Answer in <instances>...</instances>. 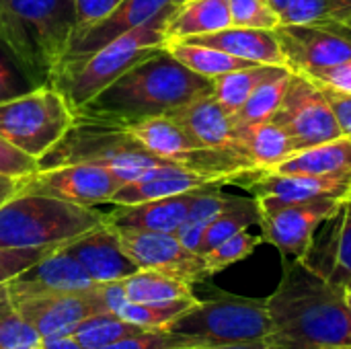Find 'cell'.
Returning a JSON list of instances; mask_svg holds the SVG:
<instances>
[{
    "label": "cell",
    "instance_id": "obj_1",
    "mask_svg": "<svg viewBox=\"0 0 351 349\" xmlns=\"http://www.w3.org/2000/svg\"><path fill=\"white\" fill-rule=\"evenodd\" d=\"M274 321V349H351L346 290L302 261H284V276L265 300Z\"/></svg>",
    "mask_w": 351,
    "mask_h": 349
},
{
    "label": "cell",
    "instance_id": "obj_2",
    "mask_svg": "<svg viewBox=\"0 0 351 349\" xmlns=\"http://www.w3.org/2000/svg\"><path fill=\"white\" fill-rule=\"evenodd\" d=\"M212 91L210 78L191 72L169 49L160 47L123 72L74 115L128 128L148 117L167 115L199 97L212 95Z\"/></svg>",
    "mask_w": 351,
    "mask_h": 349
},
{
    "label": "cell",
    "instance_id": "obj_3",
    "mask_svg": "<svg viewBox=\"0 0 351 349\" xmlns=\"http://www.w3.org/2000/svg\"><path fill=\"white\" fill-rule=\"evenodd\" d=\"M175 8L177 4L167 6L148 23L119 35L117 39L99 47L88 58L60 66L51 74L49 84L64 97L68 107L76 113L132 66H136L156 49L165 47L167 21Z\"/></svg>",
    "mask_w": 351,
    "mask_h": 349
},
{
    "label": "cell",
    "instance_id": "obj_4",
    "mask_svg": "<svg viewBox=\"0 0 351 349\" xmlns=\"http://www.w3.org/2000/svg\"><path fill=\"white\" fill-rule=\"evenodd\" d=\"M103 220L97 208L19 191L0 206V249H58Z\"/></svg>",
    "mask_w": 351,
    "mask_h": 349
},
{
    "label": "cell",
    "instance_id": "obj_5",
    "mask_svg": "<svg viewBox=\"0 0 351 349\" xmlns=\"http://www.w3.org/2000/svg\"><path fill=\"white\" fill-rule=\"evenodd\" d=\"M74 29V0H0V39L49 78L62 66Z\"/></svg>",
    "mask_w": 351,
    "mask_h": 349
},
{
    "label": "cell",
    "instance_id": "obj_6",
    "mask_svg": "<svg viewBox=\"0 0 351 349\" xmlns=\"http://www.w3.org/2000/svg\"><path fill=\"white\" fill-rule=\"evenodd\" d=\"M70 163L103 165L121 183H130L148 171L165 167L173 160L148 152L123 125L74 115V121L64 138L39 160V169Z\"/></svg>",
    "mask_w": 351,
    "mask_h": 349
},
{
    "label": "cell",
    "instance_id": "obj_7",
    "mask_svg": "<svg viewBox=\"0 0 351 349\" xmlns=\"http://www.w3.org/2000/svg\"><path fill=\"white\" fill-rule=\"evenodd\" d=\"M167 331L199 337L208 346H230L267 339L274 333V321L265 300L222 294L197 300Z\"/></svg>",
    "mask_w": 351,
    "mask_h": 349
},
{
    "label": "cell",
    "instance_id": "obj_8",
    "mask_svg": "<svg viewBox=\"0 0 351 349\" xmlns=\"http://www.w3.org/2000/svg\"><path fill=\"white\" fill-rule=\"evenodd\" d=\"M72 121L74 111L51 84L0 103V136L37 163L64 138Z\"/></svg>",
    "mask_w": 351,
    "mask_h": 349
},
{
    "label": "cell",
    "instance_id": "obj_9",
    "mask_svg": "<svg viewBox=\"0 0 351 349\" xmlns=\"http://www.w3.org/2000/svg\"><path fill=\"white\" fill-rule=\"evenodd\" d=\"M271 121L292 138L296 150H306L341 136L335 113L321 86L300 72H294L286 97Z\"/></svg>",
    "mask_w": 351,
    "mask_h": 349
},
{
    "label": "cell",
    "instance_id": "obj_10",
    "mask_svg": "<svg viewBox=\"0 0 351 349\" xmlns=\"http://www.w3.org/2000/svg\"><path fill=\"white\" fill-rule=\"evenodd\" d=\"M346 200H313L286 206H259L263 241L280 249L284 261L308 257L317 230L339 210Z\"/></svg>",
    "mask_w": 351,
    "mask_h": 349
},
{
    "label": "cell",
    "instance_id": "obj_11",
    "mask_svg": "<svg viewBox=\"0 0 351 349\" xmlns=\"http://www.w3.org/2000/svg\"><path fill=\"white\" fill-rule=\"evenodd\" d=\"M274 31L294 72L306 74L351 60V27L343 21L321 19L304 25H278Z\"/></svg>",
    "mask_w": 351,
    "mask_h": 349
},
{
    "label": "cell",
    "instance_id": "obj_12",
    "mask_svg": "<svg viewBox=\"0 0 351 349\" xmlns=\"http://www.w3.org/2000/svg\"><path fill=\"white\" fill-rule=\"evenodd\" d=\"M10 306L41 335V339L74 335L76 327L107 306L99 286L76 292H37L10 298Z\"/></svg>",
    "mask_w": 351,
    "mask_h": 349
},
{
    "label": "cell",
    "instance_id": "obj_13",
    "mask_svg": "<svg viewBox=\"0 0 351 349\" xmlns=\"http://www.w3.org/2000/svg\"><path fill=\"white\" fill-rule=\"evenodd\" d=\"M123 183L103 165L97 163H70L49 169H37L23 179L21 191L41 193L64 200L84 208L111 204L113 193Z\"/></svg>",
    "mask_w": 351,
    "mask_h": 349
},
{
    "label": "cell",
    "instance_id": "obj_14",
    "mask_svg": "<svg viewBox=\"0 0 351 349\" xmlns=\"http://www.w3.org/2000/svg\"><path fill=\"white\" fill-rule=\"evenodd\" d=\"M121 241V247L138 265V269H152L173 278H179L187 284L204 282L208 276L204 257L189 251L175 232H150V230H132L115 228Z\"/></svg>",
    "mask_w": 351,
    "mask_h": 349
},
{
    "label": "cell",
    "instance_id": "obj_15",
    "mask_svg": "<svg viewBox=\"0 0 351 349\" xmlns=\"http://www.w3.org/2000/svg\"><path fill=\"white\" fill-rule=\"evenodd\" d=\"M232 185H241L251 191L259 206H286L313 200H348L351 195V177L288 175L259 169L239 175Z\"/></svg>",
    "mask_w": 351,
    "mask_h": 349
},
{
    "label": "cell",
    "instance_id": "obj_16",
    "mask_svg": "<svg viewBox=\"0 0 351 349\" xmlns=\"http://www.w3.org/2000/svg\"><path fill=\"white\" fill-rule=\"evenodd\" d=\"M72 255L95 284L121 282L138 272V265L121 247L117 230L105 220L62 247Z\"/></svg>",
    "mask_w": 351,
    "mask_h": 349
},
{
    "label": "cell",
    "instance_id": "obj_17",
    "mask_svg": "<svg viewBox=\"0 0 351 349\" xmlns=\"http://www.w3.org/2000/svg\"><path fill=\"white\" fill-rule=\"evenodd\" d=\"M171 4H179V0H121V4L115 10H111L105 19L88 27L76 29L72 33L62 66L88 58L99 47L107 45L119 35L148 23L152 16H156Z\"/></svg>",
    "mask_w": 351,
    "mask_h": 349
},
{
    "label": "cell",
    "instance_id": "obj_18",
    "mask_svg": "<svg viewBox=\"0 0 351 349\" xmlns=\"http://www.w3.org/2000/svg\"><path fill=\"white\" fill-rule=\"evenodd\" d=\"M93 286L95 282L88 278V274L62 247L53 249L27 272L6 282L8 298H19L37 292H76L88 290Z\"/></svg>",
    "mask_w": 351,
    "mask_h": 349
},
{
    "label": "cell",
    "instance_id": "obj_19",
    "mask_svg": "<svg viewBox=\"0 0 351 349\" xmlns=\"http://www.w3.org/2000/svg\"><path fill=\"white\" fill-rule=\"evenodd\" d=\"M167 115L173 117L199 146L243 154L237 142L234 119L214 99V95L199 97Z\"/></svg>",
    "mask_w": 351,
    "mask_h": 349
},
{
    "label": "cell",
    "instance_id": "obj_20",
    "mask_svg": "<svg viewBox=\"0 0 351 349\" xmlns=\"http://www.w3.org/2000/svg\"><path fill=\"white\" fill-rule=\"evenodd\" d=\"M212 183H220L224 185V181L197 173L189 167H183L179 163H169L165 167L152 169L146 175L123 183L111 197L113 206H132V204H140V202H152V200H160V197H171V195H179V193H187Z\"/></svg>",
    "mask_w": 351,
    "mask_h": 349
},
{
    "label": "cell",
    "instance_id": "obj_21",
    "mask_svg": "<svg viewBox=\"0 0 351 349\" xmlns=\"http://www.w3.org/2000/svg\"><path fill=\"white\" fill-rule=\"evenodd\" d=\"M195 189L171 197H160L152 202H140L132 206H115L105 214V222L113 228L150 230V232H177L185 222Z\"/></svg>",
    "mask_w": 351,
    "mask_h": 349
},
{
    "label": "cell",
    "instance_id": "obj_22",
    "mask_svg": "<svg viewBox=\"0 0 351 349\" xmlns=\"http://www.w3.org/2000/svg\"><path fill=\"white\" fill-rule=\"evenodd\" d=\"M183 41L210 45V47L222 49L230 56L249 60L253 64H269V66L290 68L274 29H253V27L230 25L222 31L189 37Z\"/></svg>",
    "mask_w": 351,
    "mask_h": 349
},
{
    "label": "cell",
    "instance_id": "obj_23",
    "mask_svg": "<svg viewBox=\"0 0 351 349\" xmlns=\"http://www.w3.org/2000/svg\"><path fill=\"white\" fill-rule=\"evenodd\" d=\"M237 142L243 156L259 171H274L298 152L292 138L271 119L237 125Z\"/></svg>",
    "mask_w": 351,
    "mask_h": 349
},
{
    "label": "cell",
    "instance_id": "obj_24",
    "mask_svg": "<svg viewBox=\"0 0 351 349\" xmlns=\"http://www.w3.org/2000/svg\"><path fill=\"white\" fill-rule=\"evenodd\" d=\"M274 173L288 175H317V177H351V140L339 136L335 140L298 150Z\"/></svg>",
    "mask_w": 351,
    "mask_h": 349
},
{
    "label": "cell",
    "instance_id": "obj_25",
    "mask_svg": "<svg viewBox=\"0 0 351 349\" xmlns=\"http://www.w3.org/2000/svg\"><path fill=\"white\" fill-rule=\"evenodd\" d=\"M228 0H187L177 4L167 21V41L208 35L230 27Z\"/></svg>",
    "mask_w": 351,
    "mask_h": 349
},
{
    "label": "cell",
    "instance_id": "obj_26",
    "mask_svg": "<svg viewBox=\"0 0 351 349\" xmlns=\"http://www.w3.org/2000/svg\"><path fill=\"white\" fill-rule=\"evenodd\" d=\"M234 195H228L222 191L220 183H212L206 187L195 189L189 214L185 222L177 228V239L193 253H199L202 241L206 234V228L230 206Z\"/></svg>",
    "mask_w": 351,
    "mask_h": 349
},
{
    "label": "cell",
    "instance_id": "obj_27",
    "mask_svg": "<svg viewBox=\"0 0 351 349\" xmlns=\"http://www.w3.org/2000/svg\"><path fill=\"white\" fill-rule=\"evenodd\" d=\"M165 49H169L183 66H187L191 72L206 76V78H216L220 74L239 70V68H249L255 66L249 60L230 56L222 49L210 47V45H202V43H191V41H183V39H173V41H165Z\"/></svg>",
    "mask_w": 351,
    "mask_h": 349
},
{
    "label": "cell",
    "instance_id": "obj_28",
    "mask_svg": "<svg viewBox=\"0 0 351 349\" xmlns=\"http://www.w3.org/2000/svg\"><path fill=\"white\" fill-rule=\"evenodd\" d=\"M280 70H284V66L255 64V66H249V68H239V70L220 74V76L212 78V84H214L212 95L234 117L243 109L247 99L253 95V91L265 78L278 74Z\"/></svg>",
    "mask_w": 351,
    "mask_h": 349
},
{
    "label": "cell",
    "instance_id": "obj_29",
    "mask_svg": "<svg viewBox=\"0 0 351 349\" xmlns=\"http://www.w3.org/2000/svg\"><path fill=\"white\" fill-rule=\"evenodd\" d=\"M128 302H171L181 298H195L191 284L152 269H138L121 280Z\"/></svg>",
    "mask_w": 351,
    "mask_h": 349
},
{
    "label": "cell",
    "instance_id": "obj_30",
    "mask_svg": "<svg viewBox=\"0 0 351 349\" xmlns=\"http://www.w3.org/2000/svg\"><path fill=\"white\" fill-rule=\"evenodd\" d=\"M292 78H294V70L290 68H284L278 74L265 78L247 99L243 109L232 117L234 125H251L259 121H269L280 109Z\"/></svg>",
    "mask_w": 351,
    "mask_h": 349
},
{
    "label": "cell",
    "instance_id": "obj_31",
    "mask_svg": "<svg viewBox=\"0 0 351 349\" xmlns=\"http://www.w3.org/2000/svg\"><path fill=\"white\" fill-rule=\"evenodd\" d=\"M49 84V76L31 68L10 45L0 39V103Z\"/></svg>",
    "mask_w": 351,
    "mask_h": 349
},
{
    "label": "cell",
    "instance_id": "obj_32",
    "mask_svg": "<svg viewBox=\"0 0 351 349\" xmlns=\"http://www.w3.org/2000/svg\"><path fill=\"white\" fill-rule=\"evenodd\" d=\"M259 216H261V212H259V204L255 197H237L234 195L230 206L206 228L199 255H206L208 251H212L216 245L230 239L232 234L243 232L253 224H259Z\"/></svg>",
    "mask_w": 351,
    "mask_h": 349
},
{
    "label": "cell",
    "instance_id": "obj_33",
    "mask_svg": "<svg viewBox=\"0 0 351 349\" xmlns=\"http://www.w3.org/2000/svg\"><path fill=\"white\" fill-rule=\"evenodd\" d=\"M142 331H146V329L121 319L117 313L105 311V313H97L88 319H84L76 327L74 337L86 349H103L125 339V337L138 335Z\"/></svg>",
    "mask_w": 351,
    "mask_h": 349
},
{
    "label": "cell",
    "instance_id": "obj_34",
    "mask_svg": "<svg viewBox=\"0 0 351 349\" xmlns=\"http://www.w3.org/2000/svg\"><path fill=\"white\" fill-rule=\"evenodd\" d=\"M331 222L335 224L329 251L331 261L323 276L329 280V284L343 288L351 278V195L331 216Z\"/></svg>",
    "mask_w": 351,
    "mask_h": 349
},
{
    "label": "cell",
    "instance_id": "obj_35",
    "mask_svg": "<svg viewBox=\"0 0 351 349\" xmlns=\"http://www.w3.org/2000/svg\"><path fill=\"white\" fill-rule=\"evenodd\" d=\"M193 304H197V298H181L171 302H144V304L128 302L117 311V315L142 329H167Z\"/></svg>",
    "mask_w": 351,
    "mask_h": 349
},
{
    "label": "cell",
    "instance_id": "obj_36",
    "mask_svg": "<svg viewBox=\"0 0 351 349\" xmlns=\"http://www.w3.org/2000/svg\"><path fill=\"white\" fill-rule=\"evenodd\" d=\"M263 241V237H255V234H249L247 230L243 232H237L232 234L230 239L222 241L220 245H216L212 251H208L204 257V263H206V272L208 276H216L220 272H224L226 267L247 259L257 247L259 243Z\"/></svg>",
    "mask_w": 351,
    "mask_h": 349
},
{
    "label": "cell",
    "instance_id": "obj_37",
    "mask_svg": "<svg viewBox=\"0 0 351 349\" xmlns=\"http://www.w3.org/2000/svg\"><path fill=\"white\" fill-rule=\"evenodd\" d=\"M204 346L208 344L199 337L181 335V333H173L167 329H146L138 335L125 337L103 349H191L204 348Z\"/></svg>",
    "mask_w": 351,
    "mask_h": 349
},
{
    "label": "cell",
    "instance_id": "obj_38",
    "mask_svg": "<svg viewBox=\"0 0 351 349\" xmlns=\"http://www.w3.org/2000/svg\"><path fill=\"white\" fill-rule=\"evenodd\" d=\"M228 10L234 27L276 29L282 25L280 12L267 0H228Z\"/></svg>",
    "mask_w": 351,
    "mask_h": 349
},
{
    "label": "cell",
    "instance_id": "obj_39",
    "mask_svg": "<svg viewBox=\"0 0 351 349\" xmlns=\"http://www.w3.org/2000/svg\"><path fill=\"white\" fill-rule=\"evenodd\" d=\"M41 335L10 306L0 313V349H39Z\"/></svg>",
    "mask_w": 351,
    "mask_h": 349
},
{
    "label": "cell",
    "instance_id": "obj_40",
    "mask_svg": "<svg viewBox=\"0 0 351 349\" xmlns=\"http://www.w3.org/2000/svg\"><path fill=\"white\" fill-rule=\"evenodd\" d=\"M53 249H0V286L27 272Z\"/></svg>",
    "mask_w": 351,
    "mask_h": 349
},
{
    "label": "cell",
    "instance_id": "obj_41",
    "mask_svg": "<svg viewBox=\"0 0 351 349\" xmlns=\"http://www.w3.org/2000/svg\"><path fill=\"white\" fill-rule=\"evenodd\" d=\"M39 169V163L25 154L23 150L14 148L0 136V175L12 179H25Z\"/></svg>",
    "mask_w": 351,
    "mask_h": 349
},
{
    "label": "cell",
    "instance_id": "obj_42",
    "mask_svg": "<svg viewBox=\"0 0 351 349\" xmlns=\"http://www.w3.org/2000/svg\"><path fill=\"white\" fill-rule=\"evenodd\" d=\"M331 0H290L282 10V25H304L329 19Z\"/></svg>",
    "mask_w": 351,
    "mask_h": 349
},
{
    "label": "cell",
    "instance_id": "obj_43",
    "mask_svg": "<svg viewBox=\"0 0 351 349\" xmlns=\"http://www.w3.org/2000/svg\"><path fill=\"white\" fill-rule=\"evenodd\" d=\"M121 0H74L76 29L88 27L101 19H105L111 10H115ZM74 29V31H76Z\"/></svg>",
    "mask_w": 351,
    "mask_h": 349
},
{
    "label": "cell",
    "instance_id": "obj_44",
    "mask_svg": "<svg viewBox=\"0 0 351 349\" xmlns=\"http://www.w3.org/2000/svg\"><path fill=\"white\" fill-rule=\"evenodd\" d=\"M304 76H308L311 80L343 91V93H351V60L335 64V66H327V68H317L306 72Z\"/></svg>",
    "mask_w": 351,
    "mask_h": 349
},
{
    "label": "cell",
    "instance_id": "obj_45",
    "mask_svg": "<svg viewBox=\"0 0 351 349\" xmlns=\"http://www.w3.org/2000/svg\"><path fill=\"white\" fill-rule=\"evenodd\" d=\"M319 86H321L323 95L327 97V101H329V105H331V109L335 113L341 136L351 140V93H343V91L331 88V86H325V84H319Z\"/></svg>",
    "mask_w": 351,
    "mask_h": 349
},
{
    "label": "cell",
    "instance_id": "obj_46",
    "mask_svg": "<svg viewBox=\"0 0 351 349\" xmlns=\"http://www.w3.org/2000/svg\"><path fill=\"white\" fill-rule=\"evenodd\" d=\"M43 349H86L74 335H66V337H53V339H43L41 344Z\"/></svg>",
    "mask_w": 351,
    "mask_h": 349
},
{
    "label": "cell",
    "instance_id": "obj_47",
    "mask_svg": "<svg viewBox=\"0 0 351 349\" xmlns=\"http://www.w3.org/2000/svg\"><path fill=\"white\" fill-rule=\"evenodd\" d=\"M23 187V179H12V177H2L0 175V206L10 200L12 195H16Z\"/></svg>",
    "mask_w": 351,
    "mask_h": 349
},
{
    "label": "cell",
    "instance_id": "obj_48",
    "mask_svg": "<svg viewBox=\"0 0 351 349\" xmlns=\"http://www.w3.org/2000/svg\"><path fill=\"white\" fill-rule=\"evenodd\" d=\"M329 19L335 21H350L351 19V0H331L329 4Z\"/></svg>",
    "mask_w": 351,
    "mask_h": 349
},
{
    "label": "cell",
    "instance_id": "obj_49",
    "mask_svg": "<svg viewBox=\"0 0 351 349\" xmlns=\"http://www.w3.org/2000/svg\"><path fill=\"white\" fill-rule=\"evenodd\" d=\"M191 349H274L269 344V339H261V341H249V344H230V346H204V348H191Z\"/></svg>",
    "mask_w": 351,
    "mask_h": 349
},
{
    "label": "cell",
    "instance_id": "obj_50",
    "mask_svg": "<svg viewBox=\"0 0 351 349\" xmlns=\"http://www.w3.org/2000/svg\"><path fill=\"white\" fill-rule=\"evenodd\" d=\"M6 309H10V298H8L6 284H2V286H0V313H4Z\"/></svg>",
    "mask_w": 351,
    "mask_h": 349
},
{
    "label": "cell",
    "instance_id": "obj_51",
    "mask_svg": "<svg viewBox=\"0 0 351 349\" xmlns=\"http://www.w3.org/2000/svg\"><path fill=\"white\" fill-rule=\"evenodd\" d=\"M267 2H269V4H271V6H274L278 12H280V14H282V10L286 8V4H288L290 0H267Z\"/></svg>",
    "mask_w": 351,
    "mask_h": 349
},
{
    "label": "cell",
    "instance_id": "obj_52",
    "mask_svg": "<svg viewBox=\"0 0 351 349\" xmlns=\"http://www.w3.org/2000/svg\"><path fill=\"white\" fill-rule=\"evenodd\" d=\"M343 290H346V294H350L351 292V278L346 282V286H343Z\"/></svg>",
    "mask_w": 351,
    "mask_h": 349
},
{
    "label": "cell",
    "instance_id": "obj_53",
    "mask_svg": "<svg viewBox=\"0 0 351 349\" xmlns=\"http://www.w3.org/2000/svg\"><path fill=\"white\" fill-rule=\"evenodd\" d=\"M346 300H348V304H350V309H351V292L350 294H346Z\"/></svg>",
    "mask_w": 351,
    "mask_h": 349
},
{
    "label": "cell",
    "instance_id": "obj_54",
    "mask_svg": "<svg viewBox=\"0 0 351 349\" xmlns=\"http://www.w3.org/2000/svg\"><path fill=\"white\" fill-rule=\"evenodd\" d=\"M346 23H348V25H350V27H351V19H350V21H346Z\"/></svg>",
    "mask_w": 351,
    "mask_h": 349
},
{
    "label": "cell",
    "instance_id": "obj_55",
    "mask_svg": "<svg viewBox=\"0 0 351 349\" xmlns=\"http://www.w3.org/2000/svg\"><path fill=\"white\" fill-rule=\"evenodd\" d=\"M181 2H187V0H179V4H181Z\"/></svg>",
    "mask_w": 351,
    "mask_h": 349
},
{
    "label": "cell",
    "instance_id": "obj_56",
    "mask_svg": "<svg viewBox=\"0 0 351 349\" xmlns=\"http://www.w3.org/2000/svg\"><path fill=\"white\" fill-rule=\"evenodd\" d=\"M39 349H43V348H39Z\"/></svg>",
    "mask_w": 351,
    "mask_h": 349
}]
</instances>
